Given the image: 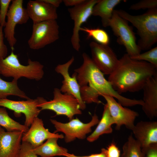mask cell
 Segmentation results:
<instances>
[{
	"label": "cell",
	"instance_id": "31",
	"mask_svg": "<svg viewBox=\"0 0 157 157\" xmlns=\"http://www.w3.org/2000/svg\"><path fill=\"white\" fill-rule=\"evenodd\" d=\"M3 28L0 26V61L6 57L8 51L7 47L4 42Z\"/></svg>",
	"mask_w": 157,
	"mask_h": 157
},
{
	"label": "cell",
	"instance_id": "35",
	"mask_svg": "<svg viewBox=\"0 0 157 157\" xmlns=\"http://www.w3.org/2000/svg\"><path fill=\"white\" fill-rule=\"evenodd\" d=\"M85 1V0H63V2L66 6L74 7L82 3Z\"/></svg>",
	"mask_w": 157,
	"mask_h": 157
},
{
	"label": "cell",
	"instance_id": "4",
	"mask_svg": "<svg viewBox=\"0 0 157 157\" xmlns=\"http://www.w3.org/2000/svg\"><path fill=\"white\" fill-rule=\"evenodd\" d=\"M28 65L21 64L17 56L12 50L10 54L0 61V74L6 77H11L18 80L22 77L39 81L44 75L43 65L39 62L29 59Z\"/></svg>",
	"mask_w": 157,
	"mask_h": 157
},
{
	"label": "cell",
	"instance_id": "34",
	"mask_svg": "<svg viewBox=\"0 0 157 157\" xmlns=\"http://www.w3.org/2000/svg\"><path fill=\"white\" fill-rule=\"evenodd\" d=\"M65 156L66 157H107L106 149L102 148L100 153L92 154L88 156H78L73 154L67 153Z\"/></svg>",
	"mask_w": 157,
	"mask_h": 157
},
{
	"label": "cell",
	"instance_id": "30",
	"mask_svg": "<svg viewBox=\"0 0 157 157\" xmlns=\"http://www.w3.org/2000/svg\"><path fill=\"white\" fill-rule=\"evenodd\" d=\"M33 148L29 143L22 141L18 157H38L33 151Z\"/></svg>",
	"mask_w": 157,
	"mask_h": 157
},
{
	"label": "cell",
	"instance_id": "16",
	"mask_svg": "<svg viewBox=\"0 0 157 157\" xmlns=\"http://www.w3.org/2000/svg\"><path fill=\"white\" fill-rule=\"evenodd\" d=\"M26 9L33 24L56 20L58 17L57 8L43 0H29L27 4Z\"/></svg>",
	"mask_w": 157,
	"mask_h": 157
},
{
	"label": "cell",
	"instance_id": "3",
	"mask_svg": "<svg viewBox=\"0 0 157 157\" xmlns=\"http://www.w3.org/2000/svg\"><path fill=\"white\" fill-rule=\"evenodd\" d=\"M121 17L136 28L140 38L137 43L141 50H148L157 42V8L141 15H132L122 10H115Z\"/></svg>",
	"mask_w": 157,
	"mask_h": 157
},
{
	"label": "cell",
	"instance_id": "6",
	"mask_svg": "<svg viewBox=\"0 0 157 157\" xmlns=\"http://www.w3.org/2000/svg\"><path fill=\"white\" fill-rule=\"evenodd\" d=\"M128 22L119 16L114 10L108 26L117 37V41L123 45L130 57L137 55L141 51L136 42L135 34Z\"/></svg>",
	"mask_w": 157,
	"mask_h": 157
},
{
	"label": "cell",
	"instance_id": "36",
	"mask_svg": "<svg viewBox=\"0 0 157 157\" xmlns=\"http://www.w3.org/2000/svg\"><path fill=\"white\" fill-rule=\"evenodd\" d=\"M56 8L58 7L63 2L62 0H43Z\"/></svg>",
	"mask_w": 157,
	"mask_h": 157
},
{
	"label": "cell",
	"instance_id": "17",
	"mask_svg": "<svg viewBox=\"0 0 157 157\" xmlns=\"http://www.w3.org/2000/svg\"><path fill=\"white\" fill-rule=\"evenodd\" d=\"M24 133L5 131L0 126V157H18Z\"/></svg>",
	"mask_w": 157,
	"mask_h": 157
},
{
	"label": "cell",
	"instance_id": "7",
	"mask_svg": "<svg viewBox=\"0 0 157 157\" xmlns=\"http://www.w3.org/2000/svg\"><path fill=\"white\" fill-rule=\"evenodd\" d=\"M32 29V34L28 42L31 49H42L59 38V26L56 20L33 24Z\"/></svg>",
	"mask_w": 157,
	"mask_h": 157
},
{
	"label": "cell",
	"instance_id": "10",
	"mask_svg": "<svg viewBox=\"0 0 157 157\" xmlns=\"http://www.w3.org/2000/svg\"><path fill=\"white\" fill-rule=\"evenodd\" d=\"M99 0H88L78 6L69 8L68 11L74 26L71 38L72 46L76 51H79L81 45L79 31L81 25L92 15L93 9Z\"/></svg>",
	"mask_w": 157,
	"mask_h": 157
},
{
	"label": "cell",
	"instance_id": "22",
	"mask_svg": "<svg viewBox=\"0 0 157 157\" xmlns=\"http://www.w3.org/2000/svg\"><path fill=\"white\" fill-rule=\"evenodd\" d=\"M94 131L87 138L88 141L92 142L104 134H109L113 132L112 125L115 124L110 113L106 104L104 106L102 117Z\"/></svg>",
	"mask_w": 157,
	"mask_h": 157
},
{
	"label": "cell",
	"instance_id": "29",
	"mask_svg": "<svg viewBox=\"0 0 157 157\" xmlns=\"http://www.w3.org/2000/svg\"><path fill=\"white\" fill-rule=\"evenodd\" d=\"M12 0H0V26L4 27L6 17Z\"/></svg>",
	"mask_w": 157,
	"mask_h": 157
},
{
	"label": "cell",
	"instance_id": "33",
	"mask_svg": "<svg viewBox=\"0 0 157 157\" xmlns=\"http://www.w3.org/2000/svg\"><path fill=\"white\" fill-rule=\"evenodd\" d=\"M107 157H120V151L116 144L111 143L106 149Z\"/></svg>",
	"mask_w": 157,
	"mask_h": 157
},
{
	"label": "cell",
	"instance_id": "25",
	"mask_svg": "<svg viewBox=\"0 0 157 157\" xmlns=\"http://www.w3.org/2000/svg\"><path fill=\"white\" fill-rule=\"evenodd\" d=\"M121 157H145L140 145L131 134L123 146Z\"/></svg>",
	"mask_w": 157,
	"mask_h": 157
},
{
	"label": "cell",
	"instance_id": "21",
	"mask_svg": "<svg viewBox=\"0 0 157 157\" xmlns=\"http://www.w3.org/2000/svg\"><path fill=\"white\" fill-rule=\"evenodd\" d=\"M57 137L49 138L38 147L33 148V152L41 157H53L57 156H65L67 149L59 146L57 143Z\"/></svg>",
	"mask_w": 157,
	"mask_h": 157
},
{
	"label": "cell",
	"instance_id": "13",
	"mask_svg": "<svg viewBox=\"0 0 157 157\" xmlns=\"http://www.w3.org/2000/svg\"><path fill=\"white\" fill-rule=\"evenodd\" d=\"M38 100L29 99L25 101H14L7 98L0 99V106L13 111L15 115L23 114L25 117L24 124L30 127L41 110L38 107Z\"/></svg>",
	"mask_w": 157,
	"mask_h": 157
},
{
	"label": "cell",
	"instance_id": "5",
	"mask_svg": "<svg viewBox=\"0 0 157 157\" xmlns=\"http://www.w3.org/2000/svg\"><path fill=\"white\" fill-rule=\"evenodd\" d=\"M53 98L48 101L41 97H38V107L41 110H48L54 112L56 115H64L69 120L74 115H80L82 112L77 99L73 95L62 93L60 89L55 88L53 91Z\"/></svg>",
	"mask_w": 157,
	"mask_h": 157
},
{
	"label": "cell",
	"instance_id": "2",
	"mask_svg": "<svg viewBox=\"0 0 157 157\" xmlns=\"http://www.w3.org/2000/svg\"><path fill=\"white\" fill-rule=\"evenodd\" d=\"M157 69L151 64L131 59L126 53L119 59L108 81L114 89L120 94L142 89L147 81L157 75Z\"/></svg>",
	"mask_w": 157,
	"mask_h": 157
},
{
	"label": "cell",
	"instance_id": "20",
	"mask_svg": "<svg viewBox=\"0 0 157 157\" xmlns=\"http://www.w3.org/2000/svg\"><path fill=\"white\" fill-rule=\"evenodd\" d=\"M122 1L121 0H99L93 7L92 15L100 17L103 26H108L114 8Z\"/></svg>",
	"mask_w": 157,
	"mask_h": 157
},
{
	"label": "cell",
	"instance_id": "19",
	"mask_svg": "<svg viewBox=\"0 0 157 157\" xmlns=\"http://www.w3.org/2000/svg\"><path fill=\"white\" fill-rule=\"evenodd\" d=\"M135 139L142 148L157 143V122L140 121L132 130Z\"/></svg>",
	"mask_w": 157,
	"mask_h": 157
},
{
	"label": "cell",
	"instance_id": "32",
	"mask_svg": "<svg viewBox=\"0 0 157 157\" xmlns=\"http://www.w3.org/2000/svg\"><path fill=\"white\" fill-rule=\"evenodd\" d=\"M142 150L144 154L145 157H157V143L142 148Z\"/></svg>",
	"mask_w": 157,
	"mask_h": 157
},
{
	"label": "cell",
	"instance_id": "9",
	"mask_svg": "<svg viewBox=\"0 0 157 157\" xmlns=\"http://www.w3.org/2000/svg\"><path fill=\"white\" fill-rule=\"evenodd\" d=\"M23 0H12L7 15L4 35L12 50L17 41L15 37L16 25L26 23L29 18L26 8L23 7Z\"/></svg>",
	"mask_w": 157,
	"mask_h": 157
},
{
	"label": "cell",
	"instance_id": "12",
	"mask_svg": "<svg viewBox=\"0 0 157 157\" xmlns=\"http://www.w3.org/2000/svg\"><path fill=\"white\" fill-rule=\"evenodd\" d=\"M101 96L106 101L110 113L116 125V129L119 130L122 126L124 125L127 129L132 130L135 126V120L139 115L138 113L123 107L111 96L104 94Z\"/></svg>",
	"mask_w": 157,
	"mask_h": 157
},
{
	"label": "cell",
	"instance_id": "1",
	"mask_svg": "<svg viewBox=\"0 0 157 157\" xmlns=\"http://www.w3.org/2000/svg\"><path fill=\"white\" fill-rule=\"evenodd\" d=\"M83 63L74 70L80 87L81 97L86 104L101 103L99 97L101 94L110 95L116 99L118 102L124 106L130 103V99L122 96L113 88L104 74L97 67L91 58L85 53L82 54Z\"/></svg>",
	"mask_w": 157,
	"mask_h": 157
},
{
	"label": "cell",
	"instance_id": "18",
	"mask_svg": "<svg viewBox=\"0 0 157 157\" xmlns=\"http://www.w3.org/2000/svg\"><path fill=\"white\" fill-rule=\"evenodd\" d=\"M142 109L150 120L157 117V75L149 78L142 88Z\"/></svg>",
	"mask_w": 157,
	"mask_h": 157
},
{
	"label": "cell",
	"instance_id": "27",
	"mask_svg": "<svg viewBox=\"0 0 157 157\" xmlns=\"http://www.w3.org/2000/svg\"><path fill=\"white\" fill-rule=\"evenodd\" d=\"M134 60L147 62L157 69V47H156L143 53L130 57Z\"/></svg>",
	"mask_w": 157,
	"mask_h": 157
},
{
	"label": "cell",
	"instance_id": "26",
	"mask_svg": "<svg viewBox=\"0 0 157 157\" xmlns=\"http://www.w3.org/2000/svg\"><path fill=\"white\" fill-rule=\"evenodd\" d=\"M87 34V39L93 38L96 42L103 45H108L110 42L109 36L106 32L100 28H91L81 27L80 29Z\"/></svg>",
	"mask_w": 157,
	"mask_h": 157
},
{
	"label": "cell",
	"instance_id": "23",
	"mask_svg": "<svg viewBox=\"0 0 157 157\" xmlns=\"http://www.w3.org/2000/svg\"><path fill=\"white\" fill-rule=\"evenodd\" d=\"M17 82V80L13 79L11 82L6 81L0 77V99L7 98L10 95L17 96L27 100L29 99L18 87Z\"/></svg>",
	"mask_w": 157,
	"mask_h": 157
},
{
	"label": "cell",
	"instance_id": "24",
	"mask_svg": "<svg viewBox=\"0 0 157 157\" xmlns=\"http://www.w3.org/2000/svg\"><path fill=\"white\" fill-rule=\"evenodd\" d=\"M0 126L9 132L20 131L24 133L29 129L25 125L21 124L11 118L4 107L0 108Z\"/></svg>",
	"mask_w": 157,
	"mask_h": 157
},
{
	"label": "cell",
	"instance_id": "14",
	"mask_svg": "<svg viewBox=\"0 0 157 157\" xmlns=\"http://www.w3.org/2000/svg\"><path fill=\"white\" fill-rule=\"evenodd\" d=\"M74 60V56L66 63L58 64L55 67V71L63 77L62 84L60 89L62 93H66L74 96L78 100L80 109L84 110L86 108V104L83 101L81 95L80 87L77 82L75 74L74 73L71 76L69 70L70 66Z\"/></svg>",
	"mask_w": 157,
	"mask_h": 157
},
{
	"label": "cell",
	"instance_id": "28",
	"mask_svg": "<svg viewBox=\"0 0 157 157\" xmlns=\"http://www.w3.org/2000/svg\"><path fill=\"white\" fill-rule=\"evenodd\" d=\"M157 8V0H142L131 5L129 9L133 10H151Z\"/></svg>",
	"mask_w": 157,
	"mask_h": 157
},
{
	"label": "cell",
	"instance_id": "15",
	"mask_svg": "<svg viewBox=\"0 0 157 157\" xmlns=\"http://www.w3.org/2000/svg\"><path fill=\"white\" fill-rule=\"evenodd\" d=\"M53 137L62 139L64 136L62 134L49 131L44 127L42 119L37 117L34 119L28 130L23 133L22 141L29 143L34 148L42 144L45 140Z\"/></svg>",
	"mask_w": 157,
	"mask_h": 157
},
{
	"label": "cell",
	"instance_id": "8",
	"mask_svg": "<svg viewBox=\"0 0 157 157\" xmlns=\"http://www.w3.org/2000/svg\"><path fill=\"white\" fill-rule=\"evenodd\" d=\"M50 121L56 129L54 133L62 132L65 136V140L66 143L72 142L76 138L83 140L86 137L87 134L92 131V127L97 124L99 122L98 117L94 113L92 116L91 120L88 123L82 122L76 117L66 123H62L54 119Z\"/></svg>",
	"mask_w": 157,
	"mask_h": 157
},
{
	"label": "cell",
	"instance_id": "11",
	"mask_svg": "<svg viewBox=\"0 0 157 157\" xmlns=\"http://www.w3.org/2000/svg\"><path fill=\"white\" fill-rule=\"evenodd\" d=\"M91 59L97 67L104 74H110L119 62L116 55L108 45L92 41L89 44Z\"/></svg>",
	"mask_w": 157,
	"mask_h": 157
}]
</instances>
